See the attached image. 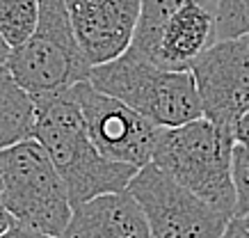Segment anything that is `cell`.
Segmentation results:
<instances>
[{"instance_id":"1","label":"cell","mask_w":249,"mask_h":238,"mask_svg":"<svg viewBox=\"0 0 249 238\" xmlns=\"http://www.w3.org/2000/svg\"><path fill=\"white\" fill-rule=\"evenodd\" d=\"M32 138L55 165L71 206L103 192L124 190L137 169L101 156L87 135L80 110L67 92L35 106Z\"/></svg>"},{"instance_id":"2","label":"cell","mask_w":249,"mask_h":238,"mask_svg":"<svg viewBox=\"0 0 249 238\" xmlns=\"http://www.w3.org/2000/svg\"><path fill=\"white\" fill-rule=\"evenodd\" d=\"M231 149V133L217 128L206 117H196L172 128H160L151 163L196 197L233 218Z\"/></svg>"},{"instance_id":"3","label":"cell","mask_w":249,"mask_h":238,"mask_svg":"<svg viewBox=\"0 0 249 238\" xmlns=\"http://www.w3.org/2000/svg\"><path fill=\"white\" fill-rule=\"evenodd\" d=\"M87 80L96 90L124 101L160 128H172L201 117L190 71L158 67L130 46L114 60L94 64Z\"/></svg>"},{"instance_id":"4","label":"cell","mask_w":249,"mask_h":238,"mask_svg":"<svg viewBox=\"0 0 249 238\" xmlns=\"http://www.w3.org/2000/svg\"><path fill=\"white\" fill-rule=\"evenodd\" d=\"M5 67L32 99V106L55 99L89 76L69 23L64 0H39L37 28L23 44L9 48Z\"/></svg>"},{"instance_id":"5","label":"cell","mask_w":249,"mask_h":238,"mask_svg":"<svg viewBox=\"0 0 249 238\" xmlns=\"http://www.w3.org/2000/svg\"><path fill=\"white\" fill-rule=\"evenodd\" d=\"M2 201L12 220L60 238L71 215L67 188L35 138L0 149Z\"/></svg>"},{"instance_id":"6","label":"cell","mask_w":249,"mask_h":238,"mask_svg":"<svg viewBox=\"0 0 249 238\" xmlns=\"http://www.w3.org/2000/svg\"><path fill=\"white\" fill-rule=\"evenodd\" d=\"M149 227V238H219L231 220L153 163L135 169L126 183Z\"/></svg>"},{"instance_id":"7","label":"cell","mask_w":249,"mask_h":238,"mask_svg":"<svg viewBox=\"0 0 249 238\" xmlns=\"http://www.w3.org/2000/svg\"><path fill=\"white\" fill-rule=\"evenodd\" d=\"M67 94L80 110L87 135L101 156L133 167L151 163L160 126L151 124L124 101L96 90L89 80L76 83Z\"/></svg>"},{"instance_id":"8","label":"cell","mask_w":249,"mask_h":238,"mask_svg":"<svg viewBox=\"0 0 249 238\" xmlns=\"http://www.w3.org/2000/svg\"><path fill=\"white\" fill-rule=\"evenodd\" d=\"M201 117L233 135V126L249 112V37L215 39L190 64Z\"/></svg>"},{"instance_id":"9","label":"cell","mask_w":249,"mask_h":238,"mask_svg":"<svg viewBox=\"0 0 249 238\" xmlns=\"http://www.w3.org/2000/svg\"><path fill=\"white\" fill-rule=\"evenodd\" d=\"M64 7L89 67L114 60L130 46L140 0H64Z\"/></svg>"},{"instance_id":"10","label":"cell","mask_w":249,"mask_h":238,"mask_svg":"<svg viewBox=\"0 0 249 238\" xmlns=\"http://www.w3.org/2000/svg\"><path fill=\"white\" fill-rule=\"evenodd\" d=\"M215 0H185L160 28L146 60L172 71H190V64L211 46Z\"/></svg>"},{"instance_id":"11","label":"cell","mask_w":249,"mask_h":238,"mask_svg":"<svg viewBox=\"0 0 249 238\" xmlns=\"http://www.w3.org/2000/svg\"><path fill=\"white\" fill-rule=\"evenodd\" d=\"M60 238H149V227L126 188L71 206Z\"/></svg>"},{"instance_id":"12","label":"cell","mask_w":249,"mask_h":238,"mask_svg":"<svg viewBox=\"0 0 249 238\" xmlns=\"http://www.w3.org/2000/svg\"><path fill=\"white\" fill-rule=\"evenodd\" d=\"M35 106L28 92L16 83L5 64H0V149L18 140L32 138Z\"/></svg>"},{"instance_id":"13","label":"cell","mask_w":249,"mask_h":238,"mask_svg":"<svg viewBox=\"0 0 249 238\" xmlns=\"http://www.w3.org/2000/svg\"><path fill=\"white\" fill-rule=\"evenodd\" d=\"M39 0H0V37L9 48L23 44L37 28Z\"/></svg>"},{"instance_id":"14","label":"cell","mask_w":249,"mask_h":238,"mask_svg":"<svg viewBox=\"0 0 249 238\" xmlns=\"http://www.w3.org/2000/svg\"><path fill=\"white\" fill-rule=\"evenodd\" d=\"M213 37H249V0H215Z\"/></svg>"},{"instance_id":"15","label":"cell","mask_w":249,"mask_h":238,"mask_svg":"<svg viewBox=\"0 0 249 238\" xmlns=\"http://www.w3.org/2000/svg\"><path fill=\"white\" fill-rule=\"evenodd\" d=\"M231 181H233L235 206L233 218L249 213V146L233 142L231 149Z\"/></svg>"},{"instance_id":"16","label":"cell","mask_w":249,"mask_h":238,"mask_svg":"<svg viewBox=\"0 0 249 238\" xmlns=\"http://www.w3.org/2000/svg\"><path fill=\"white\" fill-rule=\"evenodd\" d=\"M0 238H57V236H51V234L37 231V229H32V227H25V224L12 222L7 229L0 234Z\"/></svg>"},{"instance_id":"17","label":"cell","mask_w":249,"mask_h":238,"mask_svg":"<svg viewBox=\"0 0 249 238\" xmlns=\"http://www.w3.org/2000/svg\"><path fill=\"white\" fill-rule=\"evenodd\" d=\"M219 238H249V229L245 227V222L240 218H231Z\"/></svg>"},{"instance_id":"18","label":"cell","mask_w":249,"mask_h":238,"mask_svg":"<svg viewBox=\"0 0 249 238\" xmlns=\"http://www.w3.org/2000/svg\"><path fill=\"white\" fill-rule=\"evenodd\" d=\"M233 142H240V145L249 146V112L238 119V124L233 126Z\"/></svg>"},{"instance_id":"19","label":"cell","mask_w":249,"mask_h":238,"mask_svg":"<svg viewBox=\"0 0 249 238\" xmlns=\"http://www.w3.org/2000/svg\"><path fill=\"white\" fill-rule=\"evenodd\" d=\"M12 222H14V220H12V215H9L7 206H5V201H2V181H0V234L7 229Z\"/></svg>"},{"instance_id":"20","label":"cell","mask_w":249,"mask_h":238,"mask_svg":"<svg viewBox=\"0 0 249 238\" xmlns=\"http://www.w3.org/2000/svg\"><path fill=\"white\" fill-rule=\"evenodd\" d=\"M7 55H9V46H7V41L0 37V64H5V60H7Z\"/></svg>"},{"instance_id":"21","label":"cell","mask_w":249,"mask_h":238,"mask_svg":"<svg viewBox=\"0 0 249 238\" xmlns=\"http://www.w3.org/2000/svg\"><path fill=\"white\" fill-rule=\"evenodd\" d=\"M240 220H242V222H245V227H247V229H249V213H247V215H242Z\"/></svg>"}]
</instances>
